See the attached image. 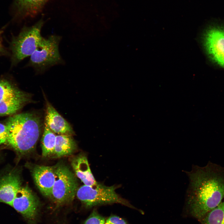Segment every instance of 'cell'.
I'll use <instances>...</instances> for the list:
<instances>
[{
	"label": "cell",
	"instance_id": "12",
	"mask_svg": "<svg viewBox=\"0 0 224 224\" xmlns=\"http://www.w3.org/2000/svg\"><path fill=\"white\" fill-rule=\"evenodd\" d=\"M20 176L12 172L0 179V202L12 206L18 190L21 187Z\"/></svg>",
	"mask_w": 224,
	"mask_h": 224
},
{
	"label": "cell",
	"instance_id": "17",
	"mask_svg": "<svg viewBox=\"0 0 224 224\" xmlns=\"http://www.w3.org/2000/svg\"><path fill=\"white\" fill-rule=\"evenodd\" d=\"M199 222L201 224H224V200Z\"/></svg>",
	"mask_w": 224,
	"mask_h": 224
},
{
	"label": "cell",
	"instance_id": "11",
	"mask_svg": "<svg viewBox=\"0 0 224 224\" xmlns=\"http://www.w3.org/2000/svg\"><path fill=\"white\" fill-rule=\"evenodd\" d=\"M35 182L41 193L50 197L55 180V167L36 165L31 169Z\"/></svg>",
	"mask_w": 224,
	"mask_h": 224
},
{
	"label": "cell",
	"instance_id": "10",
	"mask_svg": "<svg viewBox=\"0 0 224 224\" xmlns=\"http://www.w3.org/2000/svg\"><path fill=\"white\" fill-rule=\"evenodd\" d=\"M49 0H13L12 6L13 20L20 21L35 17L42 11Z\"/></svg>",
	"mask_w": 224,
	"mask_h": 224
},
{
	"label": "cell",
	"instance_id": "15",
	"mask_svg": "<svg viewBox=\"0 0 224 224\" xmlns=\"http://www.w3.org/2000/svg\"><path fill=\"white\" fill-rule=\"evenodd\" d=\"M77 147L72 135L58 134L56 136L53 154L59 157L70 155L75 151Z\"/></svg>",
	"mask_w": 224,
	"mask_h": 224
},
{
	"label": "cell",
	"instance_id": "14",
	"mask_svg": "<svg viewBox=\"0 0 224 224\" xmlns=\"http://www.w3.org/2000/svg\"><path fill=\"white\" fill-rule=\"evenodd\" d=\"M71 164L77 176L84 185L92 186L98 183L91 172L87 157L85 154H79L74 157Z\"/></svg>",
	"mask_w": 224,
	"mask_h": 224
},
{
	"label": "cell",
	"instance_id": "3",
	"mask_svg": "<svg viewBox=\"0 0 224 224\" xmlns=\"http://www.w3.org/2000/svg\"><path fill=\"white\" fill-rule=\"evenodd\" d=\"M44 23L42 18L31 26H24L17 35L12 37L9 44L12 67L30 56L37 48L43 38L41 31Z\"/></svg>",
	"mask_w": 224,
	"mask_h": 224
},
{
	"label": "cell",
	"instance_id": "20",
	"mask_svg": "<svg viewBox=\"0 0 224 224\" xmlns=\"http://www.w3.org/2000/svg\"><path fill=\"white\" fill-rule=\"evenodd\" d=\"M7 131L6 124L0 123V145L7 142Z\"/></svg>",
	"mask_w": 224,
	"mask_h": 224
},
{
	"label": "cell",
	"instance_id": "18",
	"mask_svg": "<svg viewBox=\"0 0 224 224\" xmlns=\"http://www.w3.org/2000/svg\"><path fill=\"white\" fill-rule=\"evenodd\" d=\"M104 217L100 214L96 209H94L83 224H105Z\"/></svg>",
	"mask_w": 224,
	"mask_h": 224
},
{
	"label": "cell",
	"instance_id": "7",
	"mask_svg": "<svg viewBox=\"0 0 224 224\" xmlns=\"http://www.w3.org/2000/svg\"><path fill=\"white\" fill-rule=\"evenodd\" d=\"M0 77V116L13 114L30 100V96L10 79Z\"/></svg>",
	"mask_w": 224,
	"mask_h": 224
},
{
	"label": "cell",
	"instance_id": "8",
	"mask_svg": "<svg viewBox=\"0 0 224 224\" xmlns=\"http://www.w3.org/2000/svg\"><path fill=\"white\" fill-rule=\"evenodd\" d=\"M203 43L209 58L224 68V26L215 25L208 27L203 35Z\"/></svg>",
	"mask_w": 224,
	"mask_h": 224
},
{
	"label": "cell",
	"instance_id": "5",
	"mask_svg": "<svg viewBox=\"0 0 224 224\" xmlns=\"http://www.w3.org/2000/svg\"><path fill=\"white\" fill-rule=\"evenodd\" d=\"M114 186H107L97 183L92 186L83 185L78 188L76 195L86 208L96 205L119 203L135 209L126 200L117 194Z\"/></svg>",
	"mask_w": 224,
	"mask_h": 224
},
{
	"label": "cell",
	"instance_id": "1",
	"mask_svg": "<svg viewBox=\"0 0 224 224\" xmlns=\"http://www.w3.org/2000/svg\"><path fill=\"white\" fill-rule=\"evenodd\" d=\"M189 179L186 208L199 221L224 199V170L214 164L194 166L186 171Z\"/></svg>",
	"mask_w": 224,
	"mask_h": 224
},
{
	"label": "cell",
	"instance_id": "6",
	"mask_svg": "<svg viewBox=\"0 0 224 224\" xmlns=\"http://www.w3.org/2000/svg\"><path fill=\"white\" fill-rule=\"evenodd\" d=\"M54 167L55 180L50 198L60 205L71 202L78 188L77 179L64 165L59 164Z\"/></svg>",
	"mask_w": 224,
	"mask_h": 224
},
{
	"label": "cell",
	"instance_id": "19",
	"mask_svg": "<svg viewBox=\"0 0 224 224\" xmlns=\"http://www.w3.org/2000/svg\"><path fill=\"white\" fill-rule=\"evenodd\" d=\"M105 224H128L122 218L116 215H112L106 220Z\"/></svg>",
	"mask_w": 224,
	"mask_h": 224
},
{
	"label": "cell",
	"instance_id": "16",
	"mask_svg": "<svg viewBox=\"0 0 224 224\" xmlns=\"http://www.w3.org/2000/svg\"><path fill=\"white\" fill-rule=\"evenodd\" d=\"M56 135L49 127L45 122L43 133L41 139L42 155L46 157L53 154Z\"/></svg>",
	"mask_w": 224,
	"mask_h": 224
},
{
	"label": "cell",
	"instance_id": "21",
	"mask_svg": "<svg viewBox=\"0 0 224 224\" xmlns=\"http://www.w3.org/2000/svg\"><path fill=\"white\" fill-rule=\"evenodd\" d=\"M3 29L0 30V56H7L9 55V53L4 46L2 38Z\"/></svg>",
	"mask_w": 224,
	"mask_h": 224
},
{
	"label": "cell",
	"instance_id": "2",
	"mask_svg": "<svg viewBox=\"0 0 224 224\" xmlns=\"http://www.w3.org/2000/svg\"><path fill=\"white\" fill-rule=\"evenodd\" d=\"M5 124L7 142L15 151L23 154L35 147L41 132L40 119L37 115L30 113L15 114L8 119Z\"/></svg>",
	"mask_w": 224,
	"mask_h": 224
},
{
	"label": "cell",
	"instance_id": "4",
	"mask_svg": "<svg viewBox=\"0 0 224 224\" xmlns=\"http://www.w3.org/2000/svg\"><path fill=\"white\" fill-rule=\"evenodd\" d=\"M61 37L52 35L43 37L39 46L30 56L27 67H32L37 73L44 72L50 67L63 64L58 46Z\"/></svg>",
	"mask_w": 224,
	"mask_h": 224
},
{
	"label": "cell",
	"instance_id": "9",
	"mask_svg": "<svg viewBox=\"0 0 224 224\" xmlns=\"http://www.w3.org/2000/svg\"><path fill=\"white\" fill-rule=\"evenodd\" d=\"M39 201L27 185L21 187L17 192L12 206L29 221L34 220L37 214Z\"/></svg>",
	"mask_w": 224,
	"mask_h": 224
},
{
	"label": "cell",
	"instance_id": "13",
	"mask_svg": "<svg viewBox=\"0 0 224 224\" xmlns=\"http://www.w3.org/2000/svg\"><path fill=\"white\" fill-rule=\"evenodd\" d=\"M45 123L49 128L58 134L71 135L74 133L71 126L49 103L46 104Z\"/></svg>",
	"mask_w": 224,
	"mask_h": 224
}]
</instances>
